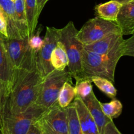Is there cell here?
Wrapping results in <instances>:
<instances>
[{
	"mask_svg": "<svg viewBox=\"0 0 134 134\" xmlns=\"http://www.w3.org/2000/svg\"><path fill=\"white\" fill-rule=\"evenodd\" d=\"M119 32H121V30L116 22L96 16L88 20L78 30L77 37L83 45H87Z\"/></svg>",
	"mask_w": 134,
	"mask_h": 134,
	"instance_id": "cell-6",
	"label": "cell"
},
{
	"mask_svg": "<svg viewBox=\"0 0 134 134\" xmlns=\"http://www.w3.org/2000/svg\"><path fill=\"white\" fill-rule=\"evenodd\" d=\"M0 8L7 24L8 38H20L16 18L14 3L12 0H0Z\"/></svg>",
	"mask_w": 134,
	"mask_h": 134,
	"instance_id": "cell-15",
	"label": "cell"
},
{
	"mask_svg": "<svg viewBox=\"0 0 134 134\" xmlns=\"http://www.w3.org/2000/svg\"><path fill=\"white\" fill-rule=\"evenodd\" d=\"M78 30L71 21L58 29L59 41L63 44L68 58V69L75 79L82 78V56L84 45L77 37Z\"/></svg>",
	"mask_w": 134,
	"mask_h": 134,
	"instance_id": "cell-3",
	"label": "cell"
},
{
	"mask_svg": "<svg viewBox=\"0 0 134 134\" xmlns=\"http://www.w3.org/2000/svg\"><path fill=\"white\" fill-rule=\"evenodd\" d=\"M75 97V86H73V83L66 82L60 90L57 103L62 108L65 109L73 102Z\"/></svg>",
	"mask_w": 134,
	"mask_h": 134,
	"instance_id": "cell-20",
	"label": "cell"
},
{
	"mask_svg": "<svg viewBox=\"0 0 134 134\" xmlns=\"http://www.w3.org/2000/svg\"><path fill=\"white\" fill-rule=\"evenodd\" d=\"M124 39L121 32L111 34L101 40L84 45V49L99 54H108L124 44Z\"/></svg>",
	"mask_w": 134,
	"mask_h": 134,
	"instance_id": "cell-10",
	"label": "cell"
},
{
	"mask_svg": "<svg viewBox=\"0 0 134 134\" xmlns=\"http://www.w3.org/2000/svg\"><path fill=\"white\" fill-rule=\"evenodd\" d=\"M73 103L75 106L78 114L82 133L99 134L96 123L90 115L82 101L78 97H75Z\"/></svg>",
	"mask_w": 134,
	"mask_h": 134,
	"instance_id": "cell-12",
	"label": "cell"
},
{
	"mask_svg": "<svg viewBox=\"0 0 134 134\" xmlns=\"http://www.w3.org/2000/svg\"><path fill=\"white\" fill-rule=\"evenodd\" d=\"M113 1H116V2L119 3H120L121 5H123V4L129 2V1H132V0H113Z\"/></svg>",
	"mask_w": 134,
	"mask_h": 134,
	"instance_id": "cell-32",
	"label": "cell"
},
{
	"mask_svg": "<svg viewBox=\"0 0 134 134\" xmlns=\"http://www.w3.org/2000/svg\"><path fill=\"white\" fill-rule=\"evenodd\" d=\"M124 56L134 57V33L130 37L124 40L123 56Z\"/></svg>",
	"mask_w": 134,
	"mask_h": 134,
	"instance_id": "cell-26",
	"label": "cell"
},
{
	"mask_svg": "<svg viewBox=\"0 0 134 134\" xmlns=\"http://www.w3.org/2000/svg\"><path fill=\"white\" fill-rule=\"evenodd\" d=\"M58 41V29L47 27L43 44L36 56L37 68L43 78L54 70L51 64V58Z\"/></svg>",
	"mask_w": 134,
	"mask_h": 134,
	"instance_id": "cell-7",
	"label": "cell"
},
{
	"mask_svg": "<svg viewBox=\"0 0 134 134\" xmlns=\"http://www.w3.org/2000/svg\"><path fill=\"white\" fill-rule=\"evenodd\" d=\"M81 100L82 101L88 111L90 113V115L96 123L99 134H101L107 123L113 120L109 119L103 113L101 106V102L97 99L94 92L92 93L86 98Z\"/></svg>",
	"mask_w": 134,
	"mask_h": 134,
	"instance_id": "cell-13",
	"label": "cell"
},
{
	"mask_svg": "<svg viewBox=\"0 0 134 134\" xmlns=\"http://www.w3.org/2000/svg\"><path fill=\"white\" fill-rule=\"evenodd\" d=\"M0 34L5 37H8L7 24L1 8H0Z\"/></svg>",
	"mask_w": 134,
	"mask_h": 134,
	"instance_id": "cell-28",
	"label": "cell"
},
{
	"mask_svg": "<svg viewBox=\"0 0 134 134\" xmlns=\"http://www.w3.org/2000/svg\"><path fill=\"white\" fill-rule=\"evenodd\" d=\"M17 27L22 39L29 37L28 26L25 12V0H16L14 2Z\"/></svg>",
	"mask_w": 134,
	"mask_h": 134,
	"instance_id": "cell-17",
	"label": "cell"
},
{
	"mask_svg": "<svg viewBox=\"0 0 134 134\" xmlns=\"http://www.w3.org/2000/svg\"><path fill=\"white\" fill-rule=\"evenodd\" d=\"M28 44L29 47L37 52L40 50L43 44V39L40 37V30L34 33V35L29 38Z\"/></svg>",
	"mask_w": 134,
	"mask_h": 134,
	"instance_id": "cell-25",
	"label": "cell"
},
{
	"mask_svg": "<svg viewBox=\"0 0 134 134\" xmlns=\"http://www.w3.org/2000/svg\"><path fill=\"white\" fill-rule=\"evenodd\" d=\"M13 71L5 47L4 36L0 34V81L5 89V96L10 87Z\"/></svg>",
	"mask_w": 134,
	"mask_h": 134,
	"instance_id": "cell-14",
	"label": "cell"
},
{
	"mask_svg": "<svg viewBox=\"0 0 134 134\" xmlns=\"http://www.w3.org/2000/svg\"><path fill=\"white\" fill-rule=\"evenodd\" d=\"M101 106L105 115L111 120L119 117L122 112V104L115 98L109 103H101Z\"/></svg>",
	"mask_w": 134,
	"mask_h": 134,
	"instance_id": "cell-23",
	"label": "cell"
},
{
	"mask_svg": "<svg viewBox=\"0 0 134 134\" xmlns=\"http://www.w3.org/2000/svg\"><path fill=\"white\" fill-rule=\"evenodd\" d=\"M39 120L43 128L55 134H68L66 108H62L58 103L47 109Z\"/></svg>",
	"mask_w": 134,
	"mask_h": 134,
	"instance_id": "cell-8",
	"label": "cell"
},
{
	"mask_svg": "<svg viewBox=\"0 0 134 134\" xmlns=\"http://www.w3.org/2000/svg\"><path fill=\"white\" fill-rule=\"evenodd\" d=\"M25 12L28 26L29 37H30L35 32L39 17L37 14V0H25Z\"/></svg>",
	"mask_w": 134,
	"mask_h": 134,
	"instance_id": "cell-19",
	"label": "cell"
},
{
	"mask_svg": "<svg viewBox=\"0 0 134 134\" xmlns=\"http://www.w3.org/2000/svg\"><path fill=\"white\" fill-rule=\"evenodd\" d=\"M4 99H5V89L0 81V123H1V114H2L3 107L4 104Z\"/></svg>",
	"mask_w": 134,
	"mask_h": 134,
	"instance_id": "cell-30",
	"label": "cell"
},
{
	"mask_svg": "<svg viewBox=\"0 0 134 134\" xmlns=\"http://www.w3.org/2000/svg\"><path fill=\"white\" fill-rule=\"evenodd\" d=\"M39 120L31 124L26 134H43V128Z\"/></svg>",
	"mask_w": 134,
	"mask_h": 134,
	"instance_id": "cell-29",
	"label": "cell"
},
{
	"mask_svg": "<svg viewBox=\"0 0 134 134\" xmlns=\"http://www.w3.org/2000/svg\"><path fill=\"white\" fill-rule=\"evenodd\" d=\"M69 61L63 44L60 41L52 52L51 58V64L54 69L62 71L68 68Z\"/></svg>",
	"mask_w": 134,
	"mask_h": 134,
	"instance_id": "cell-18",
	"label": "cell"
},
{
	"mask_svg": "<svg viewBox=\"0 0 134 134\" xmlns=\"http://www.w3.org/2000/svg\"><path fill=\"white\" fill-rule=\"evenodd\" d=\"M37 53L29 47L21 65L13 71L2 113H20L35 104L43 80L37 68Z\"/></svg>",
	"mask_w": 134,
	"mask_h": 134,
	"instance_id": "cell-1",
	"label": "cell"
},
{
	"mask_svg": "<svg viewBox=\"0 0 134 134\" xmlns=\"http://www.w3.org/2000/svg\"><path fill=\"white\" fill-rule=\"evenodd\" d=\"M90 79L92 82H93L107 97L111 99H115L116 98L117 90L111 81L99 77H92Z\"/></svg>",
	"mask_w": 134,
	"mask_h": 134,
	"instance_id": "cell-22",
	"label": "cell"
},
{
	"mask_svg": "<svg viewBox=\"0 0 134 134\" xmlns=\"http://www.w3.org/2000/svg\"><path fill=\"white\" fill-rule=\"evenodd\" d=\"M30 37L8 38L4 37V43L13 70L19 68L29 49Z\"/></svg>",
	"mask_w": 134,
	"mask_h": 134,
	"instance_id": "cell-9",
	"label": "cell"
},
{
	"mask_svg": "<svg viewBox=\"0 0 134 134\" xmlns=\"http://www.w3.org/2000/svg\"><path fill=\"white\" fill-rule=\"evenodd\" d=\"M72 75L69 69L53 70L43 78L35 104L48 109L57 103L58 98L63 85L72 82Z\"/></svg>",
	"mask_w": 134,
	"mask_h": 134,
	"instance_id": "cell-5",
	"label": "cell"
},
{
	"mask_svg": "<svg viewBox=\"0 0 134 134\" xmlns=\"http://www.w3.org/2000/svg\"><path fill=\"white\" fill-rule=\"evenodd\" d=\"M123 35H132L134 33V0L122 5L116 18Z\"/></svg>",
	"mask_w": 134,
	"mask_h": 134,
	"instance_id": "cell-11",
	"label": "cell"
},
{
	"mask_svg": "<svg viewBox=\"0 0 134 134\" xmlns=\"http://www.w3.org/2000/svg\"><path fill=\"white\" fill-rule=\"evenodd\" d=\"M101 134H122L121 132L118 130L116 126H115L113 120H111L107 123L103 128Z\"/></svg>",
	"mask_w": 134,
	"mask_h": 134,
	"instance_id": "cell-27",
	"label": "cell"
},
{
	"mask_svg": "<svg viewBox=\"0 0 134 134\" xmlns=\"http://www.w3.org/2000/svg\"><path fill=\"white\" fill-rule=\"evenodd\" d=\"M75 90L76 97H78L81 99L86 98L94 92L91 79L88 78H79L76 79Z\"/></svg>",
	"mask_w": 134,
	"mask_h": 134,
	"instance_id": "cell-24",
	"label": "cell"
},
{
	"mask_svg": "<svg viewBox=\"0 0 134 134\" xmlns=\"http://www.w3.org/2000/svg\"><path fill=\"white\" fill-rule=\"evenodd\" d=\"M66 111L68 122V134H83L78 114L73 102L67 107Z\"/></svg>",
	"mask_w": 134,
	"mask_h": 134,
	"instance_id": "cell-21",
	"label": "cell"
},
{
	"mask_svg": "<svg viewBox=\"0 0 134 134\" xmlns=\"http://www.w3.org/2000/svg\"><path fill=\"white\" fill-rule=\"evenodd\" d=\"M12 1H13V2H14V1H16V0H12Z\"/></svg>",
	"mask_w": 134,
	"mask_h": 134,
	"instance_id": "cell-35",
	"label": "cell"
},
{
	"mask_svg": "<svg viewBox=\"0 0 134 134\" xmlns=\"http://www.w3.org/2000/svg\"><path fill=\"white\" fill-rule=\"evenodd\" d=\"M0 134H6L5 133V132H3V131H1L0 130Z\"/></svg>",
	"mask_w": 134,
	"mask_h": 134,
	"instance_id": "cell-34",
	"label": "cell"
},
{
	"mask_svg": "<svg viewBox=\"0 0 134 134\" xmlns=\"http://www.w3.org/2000/svg\"><path fill=\"white\" fill-rule=\"evenodd\" d=\"M42 128H43V134H55L54 133H53V132H51V131L46 129V128H44L43 126H42Z\"/></svg>",
	"mask_w": 134,
	"mask_h": 134,
	"instance_id": "cell-33",
	"label": "cell"
},
{
	"mask_svg": "<svg viewBox=\"0 0 134 134\" xmlns=\"http://www.w3.org/2000/svg\"><path fill=\"white\" fill-rule=\"evenodd\" d=\"M124 44L105 54H99L83 49L82 56V78L99 77L115 82L116 65L123 56Z\"/></svg>",
	"mask_w": 134,
	"mask_h": 134,
	"instance_id": "cell-2",
	"label": "cell"
},
{
	"mask_svg": "<svg viewBox=\"0 0 134 134\" xmlns=\"http://www.w3.org/2000/svg\"><path fill=\"white\" fill-rule=\"evenodd\" d=\"M122 5L116 1L111 0L109 1L101 3L95 7V12L97 16L105 20L116 22L118 14Z\"/></svg>",
	"mask_w": 134,
	"mask_h": 134,
	"instance_id": "cell-16",
	"label": "cell"
},
{
	"mask_svg": "<svg viewBox=\"0 0 134 134\" xmlns=\"http://www.w3.org/2000/svg\"><path fill=\"white\" fill-rule=\"evenodd\" d=\"M48 0H37V14L38 16H40L44 5H46Z\"/></svg>",
	"mask_w": 134,
	"mask_h": 134,
	"instance_id": "cell-31",
	"label": "cell"
},
{
	"mask_svg": "<svg viewBox=\"0 0 134 134\" xmlns=\"http://www.w3.org/2000/svg\"><path fill=\"white\" fill-rule=\"evenodd\" d=\"M47 110L35 103L20 113H2L0 130L6 134H26L31 124L41 118Z\"/></svg>",
	"mask_w": 134,
	"mask_h": 134,
	"instance_id": "cell-4",
	"label": "cell"
}]
</instances>
